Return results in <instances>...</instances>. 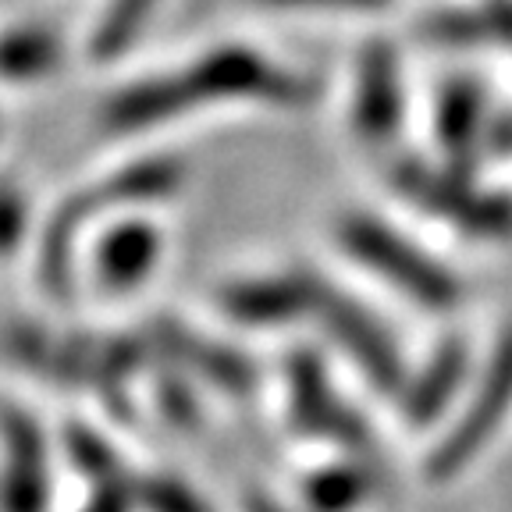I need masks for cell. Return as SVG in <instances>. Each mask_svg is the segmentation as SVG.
<instances>
[{"label":"cell","instance_id":"cell-1","mask_svg":"<svg viewBox=\"0 0 512 512\" xmlns=\"http://www.w3.org/2000/svg\"><path fill=\"white\" fill-rule=\"evenodd\" d=\"M338 246L381 281L402 292L409 303L427 310H452L463 299V285L445 264H438L431 253L409 242L406 235L392 232L381 217L345 214L338 221Z\"/></svg>","mask_w":512,"mask_h":512},{"label":"cell","instance_id":"cell-2","mask_svg":"<svg viewBox=\"0 0 512 512\" xmlns=\"http://www.w3.org/2000/svg\"><path fill=\"white\" fill-rule=\"evenodd\" d=\"M178 86L185 93V104H278L296 107L310 96V86L296 72L274 64L267 54L239 43H224L185 68H178Z\"/></svg>","mask_w":512,"mask_h":512},{"label":"cell","instance_id":"cell-3","mask_svg":"<svg viewBox=\"0 0 512 512\" xmlns=\"http://www.w3.org/2000/svg\"><path fill=\"white\" fill-rule=\"evenodd\" d=\"M392 182L420 210L459 224V232L477 235V239H512V196L480 192L470 171H438L420 160H402Z\"/></svg>","mask_w":512,"mask_h":512},{"label":"cell","instance_id":"cell-4","mask_svg":"<svg viewBox=\"0 0 512 512\" xmlns=\"http://www.w3.org/2000/svg\"><path fill=\"white\" fill-rule=\"evenodd\" d=\"M509 409H512V328L498 338V349L491 352L488 360V374L473 388L470 406L459 416V424L434 448L427 473L434 480H448L456 477L459 470H466L480 448L495 438V431L502 427Z\"/></svg>","mask_w":512,"mask_h":512},{"label":"cell","instance_id":"cell-5","mask_svg":"<svg viewBox=\"0 0 512 512\" xmlns=\"http://www.w3.org/2000/svg\"><path fill=\"white\" fill-rule=\"evenodd\" d=\"M313 317L324 324V331L342 345L345 356L363 370V377L374 388H381V392H402L406 388V367H402V356L395 349L392 335L356 299L335 292L328 281H320Z\"/></svg>","mask_w":512,"mask_h":512},{"label":"cell","instance_id":"cell-6","mask_svg":"<svg viewBox=\"0 0 512 512\" xmlns=\"http://www.w3.org/2000/svg\"><path fill=\"white\" fill-rule=\"evenodd\" d=\"M320 278L306 271L260 274L228 281L217 292V310L242 328H281L299 317H313Z\"/></svg>","mask_w":512,"mask_h":512},{"label":"cell","instance_id":"cell-7","mask_svg":"<svg viewBox=\"0 0 512 512\" xmlns=\"http://www.w3.org/2000/svg\"><path fill=\"white\" fill-rule=\"evenodd\" d=\"M406 121V86L402 61L392 43L374 40L363 47L352 89V125L367 146H388Z\"/></svg>","mask_w":512,"mask_h":512},{"label":"cell","instance_id":"cell-8","mask_svg":"<svg viewBox=\"0 0 512 512\" xmlns=\"http://www.w3.org/2000/svg\"><path fill=\"white\" fill-rule=\"evenodd\" d=\"M4 470H0V509L4 512H47V441L40 424L22 409L0 416Z\"/></svg>","mask_w":512,"mask_h":512},{"label":"cell","instance_id":"cell-9","mask_svg":"<svg viewBox=\"0 0 512 512\" xmlns=\"http://www.w3.org/2000/svg\"><path fill=\"white\" fill-rule=\"evenodd\" d=\"M288 416L299 431L324 434V438H335L342 445L363 441V424L345 402L335 399L328 374L310 352H299L288 363Z\"/></svg>","mask_w":512,"mask_h":512},{"label":"cell","instance_id":"cell-10","mask_svg":"<svg viewBox=\"0 0 512 512\" xmlns=\"http://www.w3.org/2000/svg\"><path fill=\"white\" fill-rule=\"evenodd\" d=\"M160 232L150 221H118L93 246V278L107 296H128L153 274L160 260Z\"/></svg>","mask_w":512,"mask_h":512},{"label":"cell","instance_id":"cell-11","mask_svg":"<svg viewBox=\"0 0 512 512\" xmlns=\"http://www.w3.org/2000/svg\"><path fill=\"white\" fill-rule=\"evenodd\" d=\"M185 114H189V104H185L175 72H160L128 82L125 89L107 96V104L100 107V125L111 136H136V132H153Z\"/></svg>","mask_w":512,"mask_h":512},{"label":"cell","instance_id":"cell-12","mask_svg":"<svg viewBox=\"0 0 512 512\" xmlns=\"http://www.w3.org/2000/svg\"><path fill=\"white\" fill-rule=\"evenodd\" d=\"M488 96L477 79H452L438 96L434 132L448 157V168L470 171L477 153L484 150V128H488ZM473 175V171H470Z\"/></svg>","mask_w":512,"mask_h":512},{"label":"cell","instance_id":"cell-13","mask_svg":"<svg viewBox=\"0 0 512 512\" xmlns=\"http://www.w3.org/2000/svg\"><path fill=\"white\" fill-rule=\"evenodd\" d=\"M157 338L164 349L175 356L182 367H196V374H203L210 384L224 388V392L246 395L253 388V367L242 352L228 349V345H217L214 338H203L196 331H189L178 320H160Z\"/></svg>","mask_w":512,"mask_h":512},{"label":"cell","instance_id":"cell-14","mask_svg":"<svg viewBox=\"0 0 512 512\" xmlns=\"http://www.w3.org/2000/svg\"><path fill=\"white\" fill-rule=\"evenodd\" d=\"M466 370H470V352H466L463 338L441 342L431 360H427V367L416 377H406L402 406H406L409 424L424 427L431 420H438L448 409V402L456 399V392L463 388Z\"/></svg>","mask_w":512,"mask_h":512},{"label":"cell","instance_id":"cell-15","mask_svg":"<svg viewBox=\"0 0 512 512\" xmlns=\"http://www.w3.org/2000/svg\"><path fill=\"white\" fill-rule=\"evenodd\" d=\"M185 182V164L175 157H146L132 160L111 178H104V192L114 207H139V203H157L168 200L182 189Z\"/></svg>","mask_w":512,"mask_h":512},{"label":"cell","instance_id":"cell-16","mask_svg":"<svg viewBox=\"0 0 512 512\" xmlns=\"http://www.w3.org/2000/svg\"><path fill=\"white\" fill-rule=\"evenodd\" d=\"M61 68V40L43 25H15L0 32V79L40 82Z\"/></svg>","mask_w":512,"mask_h":512},{"label":"cell","instance_id":"cell-17","mask_svg":"<svg viewBox=\"0 0 512 512\" xmlns=\"http://www.w3.org/2000/svg\"><path fill=\"white\" fill-rule=\"evenodd\" d=\"M367 491H370L367 473L349 463L324 466V470L310 473L303 484L306 505L313 512H352L367 498Z\"/></svg>","mask_w":512,"mask_h":512},{"label":"cell","instance_id":"cell-18","mask_svg":"<svg viewBox=\"0 0 512 512\" xmlns=\"http://www.w3.org/2000/svg\"><path fill=\"white\" fill-rule=\"evenodd\" d=\"M157 4L160 0H111L96 22L93 43H89L96 61H111L125 47H132V40L143 32L146 18L157 11Z\"/></svg>","mask_w":512,"mask_h":512},{"label":"cell","instance_id":"cell-19","mask_svg":"<svg viewBox=\"0 0 512 512\" xmlns=\"http://www.w3.org/2000/svg\"><path fill=\"white\" fill-rule=\"evenodd\" d=\"M424 32L434 43H445V47H473V43H491L488 22L480 15V8H452L438 11L424 22Z\"/></svg>","mask_w":512,"mask_h":512},{"label":"cell","instance_id":"cell-20","mask_svg":"<svg viewBox=\"0 0 512 512\" xmlns=\"http://www.w3.org/2000/svg\"><path fill=\"white\" fill-rule=\"evenodd\" d=\"M68 452H72V463L79 466L82 473L96 480V484H111V480H121V463L111 452L100 434L86 431V427H72L68 431Z\"/></svg>","mask_w":512,"mask_h":512},{"label":"cell","instance_id":"cell-21","mask_svg":"<svg viewBox=\"0 0 512 512\" xmlns=\"http://www.w3.org/2000/svg\"><path fill=\"white\" fill-rule=\"evenodd\" d=\"M136 502L146 505V512H210L196 491H189L182 480L153 477L136 488Z\"/></svg>","mask_w":512,"mask_h":512},{"label":"cell","instance_id":"cell-22","mask_svg":"<svg viewBox=\"0 0 512 512\" xmlns=\"http://www.w3.org/2000/svg\"><path fill=\"white\" fill-rule=\"evenodd\" d=\"M25 224H29V207L25 196L11 185H0V256L15 253L25 239Z\"/></svg>","mask_w":512,"mask_h":512},{"label":"cell","instance_id":"cell-23","mask_svg":"<svg viewBox=\"0 0 512 512\" xmlns=\"http://www.w3.org/2000/svg\"><path fill=\"white\" fill-rule=\"evenodd\" d=\"M278 11H381L392 0H256Z\"/></svg>","mask_w":512,"mask_h":512},{"label":"cell","instance_id":"cell-24","mask_svg":"<svg viewBox=\"0 0 512 512\" xmlns=\"http://www.w3.org/2000/svg\"><path fill=\"white\" fill-rule=\"evenodd\" d=\"M132 505H136V488H128L125 480H111V484H100L93 502L82 512H132Z\"/></svg>","mask_w":512,"mask_h":512},{"label":"cell","instance_id":"cell-25","mask_svg":"<svg viewBox=\"0 0 512 512\" xmlns=\"http://www.w3.org/2000/svg\"><path fill=\"white\" fill-rule=\"evenodd\" d=\"M480 15L488 22L491 43L512 47V0H484V4H480Z\"/></svg>","mask_w":512,"mask_h":512},{"label":"cell","instance_id":"cell-26","mask_svg":"<svg viewBox=\"0 0 512 512\" xmlns=\"http://www.w3.org/2000/svg\"><path fill=\"white\" fill-rule=\"evenodd\" d=\"M246 512H285V509H281L271 495H260V491H253V495H246Z\"/></svg>","mask_w":512,"mask_h":512}]
</instances>
